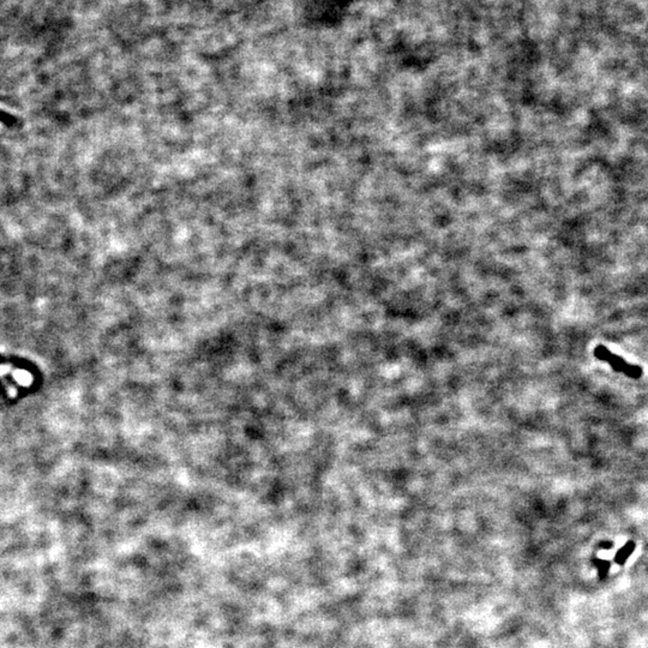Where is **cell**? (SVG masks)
Segmentation results:
<instances>
[{
  "label": "cell",
  "instance_id": "obj_1",
  "mask_svg": "<svg viewBox=\"0 0 648 648\" xmlns=\"http://www.w3.org/2000/svg\"><path fill=\"white\" fill-rule=\"evenodd\" d=\"M594 356H597L599 361L607 363L616 372L625 374L633 380H639L640 377L644 375V371L640 366L630 365L623 358L610 352L605 346H602V345L594 348Z\"/></svg>",
  "mask_w": 648,
  "mask_h": 648
},
{
  "label": "cell",
  "instance_id": "obj_2",
  "mask_svg": "<svg viewBox=\"0 0 648 648\" xmlns=\"http://www.w3.org/2000/svg\"><path fill=\"white\" fill-rule=\"evenodd\" d=\"M0 123H1L3 125L8 126V128L19 126V118L5 111H0Z\"/></svg>",
  "mask_w": 648,
  "mask_h": 648
}]
</instances>
